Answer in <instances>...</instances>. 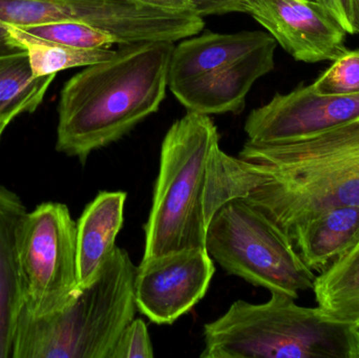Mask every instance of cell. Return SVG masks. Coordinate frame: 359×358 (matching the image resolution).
Masks as SVG:
<instances>
[{
  "mask_svg": "<svg viewBox=\"0 0 359 358\" xmlns=\"http://www.w3.org/2000/svg\"><path fill=\"white\" fill-rule=\"evenodd\" d=\"M242 197L240 160L222 151L208 115L187 111L162 142L143 259L206 248L215 214L230 200Z\"/></svg>",
  "mask_w": 359,
  "mask_h": 358,
  "instance_id": "6da1fadb",
  "label": "cell"
},
{
  "mask_svg": "<svg viewBox=\"0 0 359 358\" xmlns=\"http://www.w3.org/2000/svg\"><path fill=\"white\" fill-rule=\"evenodd\" d=\"M244 199L285 233L332 208L359 206V118L283 144L247 141Z\"/></svg>",
  "mask_w": 359,
  "mask_h": 358,
  "instance_id": "7a4b0ae2",
  "label": "cell"
},
{
  "mask_svg": "<svg viewBox=\"0 0 359 358\" xmlns=\"http://www.w3.org/2000/svg\"><path fill=\"white\" fill-rule=\"evenodd\" d=\"M175 42L122 44L63 86L57 151L86 162L157 113L166 96Z\"/></svg>",
  "mask_w": 359,
  "mask_h": 358,
  "instance_id": "3957f363",
  "label": "cell"
},
{
  "mask_svg": "<svg viewBox=\"0 0 359 358\" xmlns=\"http://www.w3.org/2000/svg\"><path fill=\"white\" fill-rule=\"evenodd\" d=\"M264 304L238 300L204 325L202 358H359V326L330 319L320 307L270 292Z\"/></svg>",
  "mask_w": 359,
  "mask_h": 358,
  "instance_id": "277c9868",
  "label": "cell"
},
{
  "mask_svg": "<svg viewBox=\"0 0 359 358\" xmlns=\"http://www.w3.org/2000/svg\"><path fill=\"white\" fill-rule=\"evenodd\" d=\"M136 273L128 252L116 246L96 279L65 308L41 317L21 310L12 358H111L136 315Z\"/></svg>",
  "mask_w": 359,
  "mask_h": 358,
  "instance_id": "5b68a950",
  "label": "cell"
},
{
  "mask_svg": "<svg viewBox=\"0 0 359 358\" xmlns=\"http://www.w3.org/2000/svg\"><path fill=\"white\" fill-rule=\"evenodd\" d=\"M205 247L224 270L251 285L295 300L299 292L313 289L316 275L290 237L244 198L219 208L209 225Z\"/></svg>",
  "mask_w": 359,
  "mask_h": 358,
  "instance_id": "8992f818",
  "label": "cell"
},
{
  "mask_svg": "<svg viewBox=\"0 0 359 358\" xmlns=\"http://www.w3.org/2000/svg\"><path fill=\"white\" fill-rule=\"evenodd\" d=\"M77 21L109 34L116 43L177 42L202 31L204 21L192 13H172L134 0H0V55L16 52L8 27H25Z\"/></svg>",
  "mask_w": 359,
  "mask_h": 358,
  "instance_id": "52a82bcc",
  "label": "cell"
},
{
  "mask_svg": "<svg viewBox=\"0 0 359 358\" xmlns=\"http://www.w3.org/2000/svg\"><path fill=\"white\" fill-rule=\"evenodd\" d=\"M22 310L34 317L65 308L80 291L77 223L67 205L46 202L27 212L18 242Z\"/></svg>",
  "mask_w": 359,
  "mask_h": 358,
  "instance_id": "ba28073f",
  "label": "cell"
},
{
  "mask_svg": "<svg viewBox=\"0 0 359 358\" xmlns=\"http://www.w3.org/2000/svg\"><path fill=\"white\" fill-rule=\"evenodd\" d=\"M215 271L206 248L142 259L135 277L137 310L157 325H172L206 296Z\"/></svg>",
  "mask_w": 359,
  "mask_h": 358,
  "instance_id": "9c48e42d",
  "label": "cell"
},
{
  "mask_svg": "<svg viewBox=\"0 0 359 358\" xmlns=\"http://www.w3.org/2000/svg\"><path fill=\"white\" fill-rule=\"evenodd\" d=\"M359 118V95L320 94L312 84L276 94L253 109L245 122L249 142L273 145L294 142Z\"/></svg>",
  "mask_w": 359,
  "mask_h": 358,
  "instance_id": "30bf717a",
  "label": "cell"
},
{
  "mask_svg": "<svg viewBox=\"0 0 359 358\" xmlns=\"http://www.w3.org/2000/svg\"><path fill=\"white\" fill-rule=\"evenodd\" d=\"M251 15L295 60H335L347 48V32L337 17L312 0H245Z\"/></svg>",
  "mask_w": 359,
  "mask_h": 358,
  "instance_id": "8fae6325",
  "label": "cell"
},
{
  "mask_svg": "<svg viewBox=\"0 0 359 358\" xmlns=\"http://www.w3.org/2000/svg\"><path fill=\"white\" fill-rule=\"evenodd\" d=\"M276 39L227 65L170 88L188 111L203 115L242 113L253 84L274 69Z\"/></svg>",
  "mask_w": 359,
  "mask_h": 358,
  "instance_id": "7c38bea8",
  "label": "cell"
},
{
  "mask_svg": "<svg viewBox=\"0 0 359 358\" xmlns=\"http://www.w3.org/2000/svg\"><path fill=\"white\" fill-rule=\"evenodd\" d=\"M27 210L20 198L0 186V358H12L22 310L19 275V233Z\"/></svg>",
  "mask_w": 359,
  "mask_h": 358,
  "instance_id": "4fadbf2b",
  "label": "cell"
},
{
  "mask_svg": "<svg viewBox=\"0 0 359 358\" xmlns=\"http://www.w3.org/2000/svg\"><path fill=\"white\" fill-rule=\"evenodd\" d=\"M268 32L243 31L233 34L206 32L175 46L168 71V88L233 62L272 41Z\"/></svg>",
  "mask_w": 359,
  "mask_h": 358,
  "instance_id": "5bb4252c",
  "label": "cell"
},
{
  "mask_svg": "<svg viewBox=\"0 0 359 358\" xmlns=\"http://www.w3.org/2000/svg\"><path fill=\"white\" fill-rule=\"evenodd\" d=\"M128 193L101 191L86 206L77 222L79 287L90 285L115 249L124 221Z\"/></svg>",
  "mask_w": 359,
  "mask_h": 358,
  "instance_id": "9a60e30c",
  "label": "cell"
},
{
  "mask_svg": "<svg viewBox=\"0 0 359 358\" xmlns=\"http://www.w3.org/2000/svg\"><path fill=\"white\" fill-rule=\"evenodd\" d=\"M303 262L322 273L359 241V206L332 208L289 233Z\"/></svg>",
  "mask_w": 359,
  "mask_h": 358,
  "instance_id": "2e32d148",
  "label": "cell"
},
{
  "mask_svg": "<svg viewBox=\"0 0 359 358\" xmlns=\"http://www.w3.org/2000/svg\"><path fill=\"white\" fill-rule=\"evenodd\" d=\"M314 281L318 306L330 319L359 326V241Z\"/></svg>",
  "mask_w": 359,
  "mask_h": 358,
  "instance_id": "e0dca14e",
  "label": "cell"
},
{
  "mask_svg": "<svg viewBox=\"0 0 359 358\" xmlns=\"http://www.w3.org/2000/svg\"><path fill=\"white\" fill-rule=\"evenodd\" d=\"M56 75L36 78L25 50L0 55V118L13 121L34 113Z\"/></svg>",
  "mask_w": 359,
  "mask_h": 358,
  "instance_id": "ac0fdd59",
  "label": "cell"
},
{
  "mask_svg": "<svg viewBox=\"0 0 359 358\" xmlns=\"http://www.w3.org/2000/svg\"><path fill=\"white\" fill-rule=\"evenodd\" d=\"M6 33L15 48H21L27 52L29 67L36 78L57 75L65 69L86 67L101 62L115 53L111 48L86 50L43 41L17 27H8Z\"/></svg>",
  "mask_w": 359,
  "mask_h": 358,
  "instance_id": "d6986e66",
  "label": "cell"
},
{
  "mask_svg": "<svg viewBox=\"0 0 359 358\" xmlns=\"http://www.w3.org/2000/svg\"><path fill=\"white\" fill-rule=\"evenodd\" d=\"M20 29L37 39L69 48L96 50L111 48L117 44L109 34L77 21H59Z\"/></svg>",
  "mask_w": 359,
  "mask_h": 358,
  "instance_id": "ffe728a7",
  "label": "cell"
},
{
  "mask_svg": "<svg viewBox=\"0 0 359 358\" xmlns=\"http://www.w3.org/2000/svg\"><path fill=\"white\" fill-rule=\"evenodd\" d=\"M326 95H359V50H346L312 83Z\"/></svg>",
  "mask_w": 359,
  "mask_h": 358,
  "instance_id": "44dd1931",
  "label": "cell"
},
{
  "mask_svg": "<svg viewBox=\"0 0 359 358\" xmlns=\"http://www.w3.org/2000/svg\"><path fill=\"white\" fill-rule=\"evenodd\" d=\"M154 347L142 319H134L116 343L111 358H153Z\"/></svg>",
  "mask_w": 359,
  "mask_h": 358,
  "instance_id": "7402d4cb",
  "label": "cell"
},
{
  "mask_svg": "<svg viewBox=\"0 0 359 358\" xmlns=\"http://www.w3.org/2000/svg\"><path fill=\"white\" fill-rule=\"evenodd\" d=\"M194 14L198 16L224 15L229 13H243L245 0H190Z\"/></svg>",
  "mask_w": 359,
  "mask_h": 358,
  "instance_id": "603a6c76",
  "label": "cell"
},
{
  "mask_svg": "<svg viewBox=\"0 0 359 358\" xmlns=\"http://www.w3.org/2000/svg\"><path fill=\"white\" fill-rule=\"evenodd\" d=\"M143 6H151L158 10L172 13H192L194 6L190 0H134Z\"/></svg>",
  "mask_w": 359,
  "mask_h": 358,
  "instance_id": "cb8c5ba5",
  "label": "cell"
},
{
  "mask_svg": "<svg viewBox=\"0 0 359 358\" xmlns=\"http://www.w3.org/2000/svg\"><path fill=\"white\" fill-rule=\"evenodd\" d=\"M339 21L348 34L355 35V0H335Z\"/></svg>",
  "mask_w": 359,
  "mask_h": 358,
  "instance_id": "d4e9b609",
  "label": "cell"
},
{
  "mask_svg": "<svg viewBox=\"0 0 359 358\" xmlns=\"http://www.w3.org/2000/svg\"><path fill=\"white\" fill-rule=\"evenodd\" d=\"M312 1L318 2V4H322L325 8H328V10L337 17V20L339 21V10H337L335 0H312ZM339 22H341V21H339Z\"/></svg>",
  "mask_w": 359,
  "mask_h": 358,
  "instance_id": "484cf974",
  "label": "cell"
},
{
  "mask_svg": "<svg viewBox=\"0 0 359 358\" xmlns=\"http://www.w3.org/2000/svg\"><path fill=\"white\" fill-rule=\"evenodd\" d=\"M11 123L10 120L4 119L0 118V139H1L2 134H4V130L8 128V124Z\"/></svg>",
  "mask_w": 359,
  "mask_h": 358,
  "instance_id": "4316f807",
  "label": "cell"
},
{
  "mask_svg": "<svg viewBox=\"0 0 359 358\" xmlns=\"http://www.w3.org/2000/svg\"><path fill=\"white\" fill-rule=\"evenodd\" d=\"M355 29L359 34V0H355Z\"/></svg>",
  "mask_w": 359,
  "mask_h": 358,
  "instance_id": "83f0119b",
  "label": "cell"
}]
</instances>
